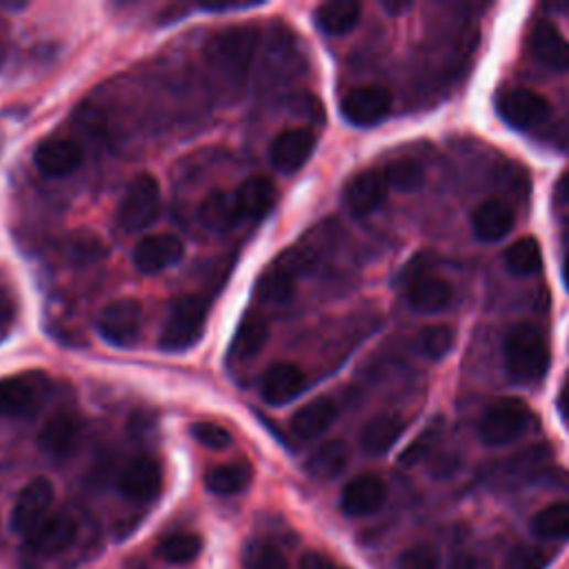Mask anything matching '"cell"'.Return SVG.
Instances as JSON below:
<instances>
[{
  "mask_svg": "<svg viewBox=\"0 0 569 569\" xmlns=\"http://www.w3.org/2000/svg\"><path fill=\"white\" fill-rule=\"evenodd\" d=\"M258 50V32L247 25H236L218 32L207 43V61L214 72L232 87H243L249 76Z\"/></svg>",
  "mask_w": 569,
  "mask_h": 569,
  "instance_id": "1",
  "label": "cell"
},
{
  "mask_svg": "<svg viewBox=\"0 0 569 569\" xmlns=\"http://www.w3.org/2000/svg\"><path fill=\"white\" fill-rule=\"evenodd\" d=\"M505 367L512 380L529 385L545 378L551 354L545 336L529 323L514 325L503 343Z\"/></svg>",
  "mask_w": 569,
  "mask_h": 569,
  "instance_id": "2",
  "label": "cell"
},
{
  "mask_svg": "<svg viewBox=\"0 0 569 569\" xmlns=\"http://www.w3.org/2000/svg\"><path fill=\"white\" fill-rule=\"evenodd\" d=\"M210 308L201 297H181L172 303L161 330V347L165 352H187L201 343L207 328Z\"/></svg>",
  "mask_w": 569,
  "mask_h": 569,
  "instance_id": "3",
  "label": "cell"
},
{
  "mask_svg": "<svg viewBox=\"0 0 569 569\" xmlns=\"http://www.w3.org/2000/svg\"><path fill=\"white\" fill-rule=\"evenodd\" d=\"M161 185L152 174H138L125 190L116 218L125 232L148 229L161 214Z\"/></svg>",
  "mask_w": 569,
  "mask_h": 569,
  "instance_id": "4",
  "label": "cell"
},
{
  "mask_svg": "<svg viewBox=\"0 0 569 569\" xmlns=\"http://www.w3.org/2000/svg\"><path fill=\"white\" fill-rule=\"evenodd\" d=\"M529 422V407L520 398H501L483 414L479 422V437L487 448L509 445L527 432Z\"/></svg>",
  "mask_w": 569,
  "mask_h": 569,
  "instance_id": "5",
  "label": "cell"
},
{
  "mask_svg": "<svg viewBox=\"0 0 569 569\" xmlns=\"http://www.w3.org/2000/svg\"><path fill=\"white\" fill-rule=\"evenodd\" d=\"M308 265L310 260L303 251H284L260 273V278L256 280V294L269 305L290 303L297 294V278Z\"/></svg>",
  "mask_w": 569,
  "mask_h": 569,
  "instance_id": "6",
  "label": "cell"
},
{
  "mask_svg": "<svg viewBox=\"0 0 569 569\" xmlns=\"http://www.w3.org/2000/svg\"><path fill=\"white\" fill-rule=\"evenodd\" d=\"M142 308L133 299L111 301L98 316V334L114 347H133L142 332Z\"/></svg>",
  "mask_w": 569,
  "mask_h": 569,
  "instance_id": "7",
  "label": "cell"
},
{
  "mask_svg": "<svg viewBox=\"0 0 569 569\" xmlns=\"http://www.w3.org/2000/svg\"><path fill=\"white\" fill-rule=\"evenodd\" d=\"M54 498H56V492H54V485L50 479L39 476L34 481H30L21 490V494L14 503V509L10 516L12 532L21 534V536H30L43 520L50 518Z\"/></svg>",
  "mask_w": 569,
  "mask_h": 569,
  "instance_id": "8",
  "label": "cell"
},
{
  "mask_svg": "<svg viewBox=\"0 0 569 569\" xmlns=\"http://www.w3.org/2000/svg\"><path fill=\"white\" fill-rule=\"evenodd\" d=\"M391 111V94L383 85H363L341 100V114L356 127H374Z\"/></svg>",
  "mask_w": 569,
  "mask_h": 569,
  "instance_id": "9",
  "label": "cell"
},
{
  "mask_svg": "<svg viewBox=\"0 0 569 569\" xmlns=\"http://www.w3.org/2000/svg\"><path fill=\"white\" fill-rule=\"evenodd\" d=\"M498 116L514 129H532L543 125L549 114L551 105L545 96L532 89H507L496 100Z\"/></svg>",
  "mask_w": 569,
  "mask_h": 569,
  "instance_id": "10",
  "label": "cell"
},
{
  "mask_svg": "<svg viewBox=\"0 0 569 569\" xmlns=\"http://www.w3.org/2000/svg\"><path fill=\"white\" fill-rule=\"evenodd\" d=\"M314 150H316V136L310 129H303V127L284 129L273 138L269 159H271V165L282 174H294L301 168H305Z\"/></svg>",
  "mask_w": 569,
  "mask_h": 569,
  "instance_id": "11",
  "label": "cell"
},
{
  "mask_svg": "<svg viewBox=\"0 0 569 569\" xmlns=\"http://www.w3.org/2000/svg\"><path fill=\"white\" fill-rule=\"evenodd\" d=\"M185 245L174 234H152L142 238L133 249V267L140 273H161L183 260Z\"/></svg>",
  "mask_w": 569,
  "mask_h": 569,
  "instance_id": "12",
  "label": "cell"
},
{
  "mask_svg": "<svg viewBox=\"0 0 569 569\" xmlns=\"http://www.w3.org/2000/svg\"><path fill=\"white\" fill-rule=\"evenodd\" d=\"M389 185L383 170L358 172L343 190V203L354 216L374 214L387 198Z\"/></svg>",
  "mask_w": 569,
  "mask_h": 569,
  "instance_id": "13",
  "label": "cell"
},
{
  "mask_svg": "<svg viewBox=\"0 0 569 569\" xmlns=\"http://www.w3.org/2000/svg\"><path fill=\"white\" fill-rule=\"evenodd\" d=\"M163 485L161 465L150 457H138L125 465L118 476V490L129 501L146 503L152 501Z\"/></svg>",
  "mask_w": 569,
  "mask_h": 569,
  "instance_id": "14",
  "label": "cell"
},
{
  "mask_svg": "<svg viewBox=\"0 0 569 569\" xmlns=\"http://www.w3.org/2000/svg\"><path fill=\"white\" fill-rule=\"evenodd\" d=\"M34 163L41 174L63 179L83 165V150L72 138H45L34 152Z\"/></svg>",
  "mask_w": 569,
  "mask_h": 569,
  "instance_id": "15",
  "label": "cell"
},
{
  "mask_svg": "<svg viewBox=\"0 0 569 569\" xmlns=\"http://www.w3.org/2000/svg\"><path fill=\"white\" fill-rule=\"evenodd\" d=\"M529 47H532L534 58L543 67L558 72V74L569 72V41L560 34V30L551 21L540 19L532 28Z\"/></svg>",
  "mask_w": 569,
  "mask_h": 569,
  "instance_id": "16",
  "label": "cell"
},
{
  "mask_svg": "<svg viewBox=\"0 0 569 569\" xmlns=\"http://www.w3.org/2000/svg\"><path fill=\"white\" fill-rule=\"evenodd\" d=\"M387 501V485L376 474H361L352 479L341 494V509L347 516L376 514Z\"/></svg>",
  "mask_w": 569,
  "mask_h": 569,
  "instance_id": "17",
  "label": "cell"
},
{
  "mask_svg": "<svg viewBox=\"0 0 569 569\" xmlns=\"http://www.w3.org/2000/svg\"><path fill=\"white\" fill-rule=\"evenodd\" d=\"M305 372L294 363L271 365L260 380V396L267 405H288L305 389Z\"/></svg>",
  "mask_w": 569,
  "mask_h": 569,
  "instance_id": "18",
  "label": "cell"
},
{
  "mask_svg": "<svg viewBox=\"0 0 569 569\" xmlns=\"http://www.w3.org/2000/svg\"><path fill=\"white\" fill-rule=\"evenodd\" d=\"M41 389L39 378L28 374L0 378V416L19 418L32 414L39 407Z\"/></svg>",
  "mask_w": 569,
  "mask_h": 569,
  "instance_id": "19",
  "label": "cell"
},
{
  "mask_svg": "<svg viewBox=\"0 0 569 569\" xmlns=\"http://www.w3.org/2000/svg\"><path fill=\"white\" fill-rule=\"evenodd\" d=\"M78 536V525L69 514H54L43 520L28 538L30 549L39 556H58L67 551Z\"/></svg>",
  "mask_w": 569,
  "mask_h": 569,
  "instance_id": "20",
  "label": "cell"
},
{
  "mask_svg": "<svg viewBox=\"0 0 569 569\" xmlns=\"http://www.w3.org/2000/svg\"><path fill=\"white\" fill-rule=\"evenodd\" d=\"M336 416H339V405L332 398L321 396V398H314L312 402L303 405L292 416L290 430L299 441H314L330 430Z\"/></svg>",
  "mask_w": 569,
  "mask_h": 569,
  "instance_id": "21",
  "label": "cell"
},
{
  "mask_svg": "<svg viewBox=\"0 0 569 569\" xmlns=\"http://www.w3.org/2000/svg\"><path fill=\"white\" fill-rule=\"evenodd\" d=\"M454 299L452 284L439 276H418L407 290V303L418 314H439Z\"/></svg>",
  "mask_w": 569,
  "mask_h": 569,
  "instance_id": "22",
  "label": "cell"
},
{
  "mask_svg": "<svg viewBox=\"0 0 569 569\" xmlns=\"http://www.w3.org/2000/svg\"><path fill=\"white\" fill-rule=\"evenodd\" d=\"M198 221L212 232H229L234 229L243 218L240 203L236 192H223L216 190L198 207Z\"/></svg>",
  "mask_w": 569,
  "mask_h": 569,
  "instance_id": "23",
  "label": "cell"
},
{
  "mask_svg": "<svg viewBox=\"0 0 569 569\" xmlns=\"http://www.w3.org/2000/svg\"><path fill=\"white\" fill-rule=\"evenodd\" d=\"M402 432H405L402 416H398V414H378L372 420H367V425L363 427L361 448L369 457H383V454H387L398 443Z\"/></svg>",
  "mask_w": 569,
  "mask_h": 569,
  "instance_id": "24",
  "label": "cell"
},
{
  "mask_svg": "<svg viewBox=\"0 0 569 569\" xmlns=\"http://www.w3.org/2000/svg\"><path fill=\"white\" fill-rule=\"evenodd\" d=\"M80 437V422L72 414L52 416L41 430L39 445L54 459L69 457L76 450Z\"/></svg>",
  "mask_w": 569,
  "mask_h": 569,
  "instance_id": "25",
  "label": "cell"
},
{
  "mask_svg": "<svg viewBox=\"0 0 569 569\" xmlns=\"http://www.w3.org/2000/svg\"><path fill=\"white\" fill-rule=\"evenodd\" d=\"M474 234L485 243L503 240L514 227V212L503 201L490 198L481 203L472 214Z\"/></svg>",
  "mask_w": 569,
  "mask_h": 569,
  "instance_id": "26",
  "label": "cell"
},
{
  "mask_svg": "<svg viewBox=\"0 0 569 569\" xmlns=\"http://www.w3.org/2000/svg\"><path fill=\"white\" fill-rule=\"evenodd\" d=\"M267 339H269L267 321L258 314H245L234 332L229 354L236 361H251L267 345Z\"/></svg>",
  "mask_w": 569,
  "mask_h": 569,
  "instance_id": "27",
  "label": "cell"
},
{
  "mask_svg": "<svg viewBox=\"0 0 569 569\" xmlns=\"http://www.w3.org/2000/svg\"><path fill=\"white\" fill-rule=\"evenodd\" d=\"M314 21L323 34L343 36L358 25L361 6L354 0H334V3H325L316 10Z\"/></svg>",
  "mask_w": 569,
  "mask_h": 569,
  "instance_id": "28",
  "label": "cell"
},
{
  "mask_svg": "<svg viewBox=\"0 0 569 569\" xmlns=\"http://www.w3.org/2000/svg\"><path fill=\"white\" fill-rule=\"evenodd\" d=\"M238 203H240V212L243 218H251L258 221L262 218L276 203V187L269 179L262 176H251L247 179L238 190H236Z\"/></svg>",
  "mask_w": 569,
  "mask_h": 569,
  "instance_id": "29",
  "label": "cell"
},
{
  "mask_svg": "<svg viewBox=\"0 0 569 569\" xmlns=\"http://www.w3.org/2000/svg\"><path fill=\"white\" fill-rule=\"evenodd\" d=\"M350 465V445L345 441H328L314 450L308 461V472L319 481H332Z\"/></svg>",
  "mask_w": 569,
  "mask_h": 569,
  "instance_id": "30",
  "label": "cell"
},
{
  "mask_svg": "<svg viewBox=\"0 0 569 569\" xmlns=\"http://www.w3.org/2000/svg\"><path fill=\"white\" fill-rule=\"evenodd\" d=\"M254 479V470L247 461H236V463H227L221 468H214L212 472H207L205 476V487L212 494L218 496H234L240 494L249 487Z\"/></svg>",
  "mask_w": 569,
  "mask_h": 569,
  "instance_id": "31",
  "label": "cell"
},
{
  "mask_svg": "<svg viewBox=\"0 0 569 569\" xmlns=\"http://www.w3.org/2000/svg\"><path fill=\"white\" fill-rule=\"evenodd\" d=\"M505 267L512 276H534L536 271H540L543 267V251H540V245L536 238L532 236H525V238H518L516 243H512L507 249H505Z\"/></svg>",
  "mask_w": 569,
  "mask_h": 569,
  "instance_id": "32",
  "label": "cell"
},
{
  "mask_svg": "<svg viewBox=\"0 0 569 569\" xmlns=\"http://www.w3.org/2000/svg\"><path fill=\"white\" fill-rule=\"evenodd\" d=\"M532 532L545 540L569 538V503H556L532 518Z\"/></svg>",
  "mask_w": 569,
  "mask_h": 569,
  "instance_id": "33",
  "label": "cell"
},
{
  "mask_svg": "<svg viewBox=\"0 0 569 569\" xmlns=\"http://www.w3.org/2000/svg\"><path fill=\"white\" fill-rule=\"evenodd\" d=\"M454 330L448 325H430L422 328L416 336V350L420 356L430 358V361H441L445 358L452 347H454Z\"/></svg>",
  "mask_w": 569,
  "mask_h": 569,
  "instance_id": "34",
  "label": "cell"
},
{
  "mask_svg": "<svg viewBox=\"0 0 569 569\" xmlns=\"http://www.w3.org/2000/svg\"><path fill=\"white\" fill-rule=\"evenodd\" d=\"M240 560L245 569H290L284 554L267 540H249L240 551Z\"/></svg>",
  "mask_w": 569,
  "mask_h": 569,
  "instance_id": "35",
  "label": "cell"
},
{
  "mask_svg": "<svg viewBox=\"0 0 569 569\" xmlns=\"http://www.w3.org/2000/svg\"><path fill=\"white\" fill-rule=\"evenodd\" d=\"M387 185L396 192H416L425 183V168L414 159H398L391 161L383 170Z\"/></svg>",
  "mask_w": 569,
  "mask_h": 569,
  "instance_id": "36",
  "label": "cell"
},
{
  "mask_svg": "<svg viewBox=\"0 0 569 569\" xmlns=\"http://www.w3.org/2000/svg\"><path fill=\"white\" fill-rule=\"evenodd\" d=\"M201 551H203V538L192 532L170 534L159 545V554L168 562H192L194 558L201 556Z\"/></svg>",
  "mask_w": 569,
  "mask_h": 569,
  "instance_id": "37",
  "label": "cell"
},
{
  "mask_svg": "<svg viewBox=\"0 0 569 569\" xmlns=\"http://www.w3.org/2000/svg\"><path fill=\"white\" fill-rule=\"evenodd\" d=\"M190 432L194 437L196 443H201L203 448L207 450H214V452H223L227 448H232V434L227 427L218 425V422H212V420H198L190 427Z\"/></svg>",
  "mask_w": 569,
  "mask_h": 569,
  "instance_id": "38",
  "label": "cell"
},
{
  "mask_svg": "<svg viewBox=\"0 0 569 569\" xmlns=\"http://www.w3.org/2000/svg\"><path fill=\"white\" fill-rule=\"evenodd\" d=\"M441 554L432 545H416L398 556L396 569H439Z\"/></svg>",
  "mask_w": 569,
  "mask_h": 569,
  "instance_id": "39",
  "label": "cell"
},
{
  "mask_svg": "<svg viewBox=\"0 0 569 569\" xmlns=\"http://www.w3.org/2000/svg\"><path fill=\"white\" fill-rule=\"evenodd\" d=\"M549 562V556L532 545H520L509 551L505 558V569H545Z\"/></svg>",
  "mask_w": 569,
  "mask_h": 569,
  "instance_id": "40",
  "label": "cell"
},
{
  "mask_svg": "<svg viewBox=\"0 0 569 569\" xmlns=\"http://www.w3.org/2000/svg\"><path fill=\"white\" fill-rule=\"evenodd\" d=\"M19 319V303L14 294L6 288H0V343L8 341Z\"/></svg>",
  "mask_w": 569,
  "mask_h": 569,
  "instance_id": "41",
  "label": "cell"
},
{
  "mask_svg": "<svg viewBox=\"0 0 569 569\" xmlns=\"http://www.w3.org/2000/svg\"><path fill=\"white\" fill-rule=\"evenodd\" d=\"M437 437L439 432L437 430H427L422 432L400 457V465H416L418 461H422L427 457V452H430L437 443Z\"/></svg>",
  "mask_w": 569,
  "mask_h": 569,
  "instance_id": "42",
  "label": "cell"
},
{
  "mask_svg": "<svg viewBox=\"0 0 569 569\" xmlns=\"http://www.w3.org/2000/svg\"><path fill=\"white\" fill-rule=\"evenodd\" d=\"M301 569H345V567H341L339 562H334V560L328 558L325 554L308 551V554L301 558Z\"/></svg>",
  "mask_w": 569,
  "mask_h": 569,
  "instance_id": "43",
  "label": "cell"
},
{
  "mask_svg": "<svg viewBox=\"0 0 569 569\" xmlns=\"http://www.w3.org/2000/svg\"><path fill=\"white\" fill-rule=\"evenodd\" d=\"M98 249H100V240H96L94 236H78L74 243V254L78 258H85V254L98 256Z\"/></svg>",
  "mask_w": 569,
  "mask_h": 569,
  "instance_id": "44",
  "label": "cell"
},
{
  "mask_svg": "<svg viewBox=\"0 0 569 569\" xmlns=\"http://www.w3.org/2000/svg\"><path fill=\"white\" fill-rule=\"evenodd\" d=\"M450 569H492V567H490L487 560H483V558H479V556L465 554V556H459V558L452 562Z\"/></svg>",
  "mask_w": 569,
  "mask_h": 569,
  "instance_id": "45",
  "label": "cell"
},
{
  "mask_svg": "<svg viewBox=\"0 0 569 569\" xmlns=\"http://www.w3.org/2000/svg\"><path fill=\"white\" fill-rule=\"evenodd\" d=\"M556 194H558V198H560L562 203L569 205V172L562 174L560 181L556 183Z\"/></svg>",
  "mask_w": 569,
  "mask_h": 569,
  "instance_id": "46",
  "label": "cell"
},
{
  "mask_svg": "<svg viewBox=\"0 0 569 569\" xmlns=\"http://www.w3.org/2000/svg\"><path fill=\"white\" fill-rule=\"evenodd\" d=\"M558 409H560L562 416L569 418V383H565L560 394H558Z\"/></svg>",
  "mask_w": 569,
  "mask_h": 569,
  "instance_id": "47",
  "label": "cell"
},
{
  "mask_svg": "<svg viewBox=\"0 0 569 569\" xmlns=\"http://www.w3.org/2000/svg\"><path fill=\"white\" fill-rule=\"evenodd\" d=\"M562 280H565V288L569 290V256L562 262Z\"/></svg>",
  "mask_w": 569,
  "mask_h": 569,
  "instance_id": "48",
  "label": "cell"
},
{
  "mask_svg": "<svg viewBox=\"0 0 569 569\" xmlns=\"http://www.w3.org/2000/svg\"><path fill=\"white\" fill-rule=\"evenodd\" d=\"M3 61H6V52H3V45H0V67H3Z\"/></svg>",
  "mask_w": 569,
  "mask_h": 569,
  "instance_id": "49",
  "label": "cell"
}]
</instances>
